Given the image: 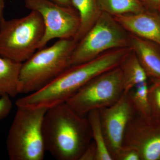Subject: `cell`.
Listing matches in <instances>:
<instances>
[{"mask_svg": "<svg viewBox=\"0 0 160 160\" xmlns=\"http://www.w3.org/2000/svg\"><path fill=\"white\" fill-rule=\"evenodd\" d=\"M119 66L122 74L124 92H128L135 86L147 82V73L131 49Z\"/></svg>", "mask_w": 160, "mask_h": 160, "instance_id": "14", "label": "cell"}, {"mask_svg": "<svg viewBox=\"0 0 160 160\" xmlns=\"http://www.w3.org/2000/svg\"><path fill=\"white\" fill-rule=\"evenodd\" d=\"M123 92L122 69L118 66L89 80L66 103L78 114L86 116L113 105Z\"/></svg>", "mask_w": 160, "mask_h": 160, "instance_id": "7", "label": "cell"}, {"mask_svg": "<svg viewBox=\"0 0 160 160\" xmlns=\"http://www.w3.org/2000/svg\"><path fill=\"white\" fill-rule=\"evenodd\" d=\"M102 12L113 17L135 13L145 10L140 0H98Z\"/></svg>", "mask_w": 160, "mask_h": 160, "instance_id": "16", "label": "cell"}, {"mask_svg": "<svg viewBox=\"0 0 160 160\" xmlns=\"http://www.w3.org/2000/svg\"><path fill=\"white\" fill-rule=\"evenodd\" d=\"M52 2L66 7H72L71 0H49Z\"/></svg>", "mask_w": 160, "mask_h": 160, "instance_id": "24", "label": "cell"}, {"mask_svg": "<svg viewBox=\"0 0 160 160\" xmlns=\"http://www.w3.org/2000/svg\"><path fill=\"white\" fill-rule=\"evenodd\" d=\"M122 146L135 149L141 160H160V120L135 113L126 127Z\"/></svg>", "mask_w": 160, "mask_h": 160, "instance_id": "9", "label": "cell"}, {"mask_svg": "<svg viewBox=\"0 0 160 160\" xmlns=\"http://www.w3.org/2000/svg\"><path fill=\"white\" fill-rule=\"evenodd\" d=\"M114 160H141L135 149L129 146H122L115 156Z\"/></svg>", "mask_w": 160, "mask_h": 160, "instance_id": "20", "label": "cell"}, {"mask_svg": "<svg viewBox=\"0 0 160 160\" xmlns=\"http://www.w3.org/2000/svg\"><path fill=\"white\" fill-rule=\"evenodd\" d=\"M130 34L114 17L102 12L93 26L79 41L72 52L71 66L94 59L113 49L130 48Z\"/></svg>", "mask_w": 160, "mask_h": 160, "instance_id": "6", "label": "cell"}, {"mask_svg": "<svg viewBox=\"0 0 160 160\" xmlns=\"http://www.w3.org/2000/svg\"><path fill=\"white\" fill-rule=\"evenodd\" d=\"M12 103L11 98L8 95L0 98V121L6 118L11 112Z\"/></svg>", "mask_w": 160, "mask_h": 160, "instance_id": "21", "label": "cell"}, {"mask_svg": "<svg viewBox=\"0 0 160 160\" xmlns=\"http://www.w3.org/2000/svg\"><path fill=\"white\" fill-rule=\"evenodd\" d=\"M78 42L74 38L59 39L52 46L38 50L22 63L19 94L40 90L70 66V58Z\"/></svg>", "mask_w": 160, "mask_h": 160, "instance_id": "3", "label": "cell"}, {"mask_svg": "<svg viewBox=\"0 0 160 160\" xmlns=\"http://www.w3.org/2000/svg\"><path fill=\"white\" fill-rule=\"evenodd\" d=\"M5 7V0H0V21L5 19L4 9Z\"/></svg>", "mask_w": 160, "mask_h": 160, "instance_id": "25", "label": "cell"}, {"mask_svg": "<svg viewBox=\"0 0 160 160\" xmlns=\"http://www.w3.org/2000/svg\"><path fill=\"white\" fill-rule=\"evenodd\" d=\"M89 120L92 141L94 142L97 149V160H113L105 139L100 121L99 110H94L86 116Z\"/></svg>", "mask_w": 160, "mask_h": 160, "instance_id": "17", "label": "cell"}, {"mask_svg": "<svg viewBox=\"0 0 160 160\" xmlns=\"http://www.w3.org/2000/svg\"><path fill=\"white\" fill-rule=\"evenodd\" d=\"M24 1L25 7L38 12L44 23L45 31L38 50L54 39H74L79 30L81 20L73 7L60 6L49 0Z\"/></svg>", "mask_w": 160, "mask_h": 160, "instance_id": "8", "label": "cell"}, {"mask_svg": "<svg viewBox=\"0 0 160 160\" xmlns=\"http://www.w3.org/2000/svg\"><path fill=\"white\" fill-rule=\"evenodd\" d=\"M100 121L108 149L113 160L122 146L125 132L129 121L135 114L127 93L113 105L100 109Z\"/></svg>", "mask_w": 160, "mask_h": 160, "instance_id": "10", "label": "cell"}, {"mask_svg": "<svg viewBox=\"0 0 160 160\" xmlns=\"http://www.w3.org/2000/svg\"><path fill=\"white\" fill-rule=\"evenodd\" d=\"M113 17L129 34L160 46V18L157 15L145 10Z\"/></svg>", "mask_w": 160, "mask_h": 160, "instance_id": "11", "label": "cell"}, {"mask_svg": "<svg viewBox=\"0 0 160 160\" xmlns=\"http://www.w3.org/2000/svg\"><path fill=\"white\" fill-rule=\"evenodd\" d=\"M148 98L152 118L160 120V81L152 80L149 86Z\"/></svg>", "mask_w": 160, "mask_h": 160, "instance_id": "19", "label": "cell"}, {"mask_svg": "<svg viewBox=\"0 0 160 160\" xmlns=\"http://www.w3.org/2000/svg\"><path fill=\"white\" fill-rule=\"evenodd\" d=\"M47 109L18 106L6 140L9 159H44L46 150L42 125Z\"/></svg>", "mask_w": 160, "mask_h": 160, "instance_id": "4", "label": "cell"}, {"mask_svg": "<svg viewBox=\"0 0 160 160\" xmlns=\"http://www.w3.org/2000/svg\"><path fill=\"white\" fill-rule=\"evenodd\" d=\"M129 34V47L137 57L148 77L160 81V51L156 44Z\"/></svg>", "mask_w": 160, "mask_h": 160, "instance_id": "12", "label": "cell"}, {"mask_svg": "<svg viewBox=\"0 0 160 160\" xmlns=\"http://www.w3.org/2000/svg\"><path fill=\"white\" fill-rule=\"evenodd\" d=\"M72 5L78 12L81 20L79 30L74 38L78 42L93 26L102 13L98 0H71Z\"/></svg>", "mask_w": 160, "mask_h": 160, "instance_id": "15", "label": "cell"}, {"mask_svg": "<svg viewBox=\"0 0 160 160\" xmlns=\"http://www.w3.org/2000/svg\"><path fill=\"white\" fill-rule=\"evenodd\" d=\"M42 132L46 151L58 160H79L92 140L87 117L78 114L66 102L47 109Z\"/></svg>", "mask_w": 160, "mask_h": 160, "instance_id": "2", "label": "cell"}, {"mask_svg": "<svg viewBox=\"0 0 160 160\" xmlns=\"http://www.w3.org/2000/svg\"><path fill=\"white\" fill-rule=\"evenodd\" d=\"M44 31L42 17L33 10L23 17L0 21V55L24 62L38 49Z\"/></svg>", "mask_w": 160, "mask_h": 160, "instance_id": "5", "label": "cell"}, {"mask_svg": "<svg viewBox=\"0 0 160 160\" xmlns=\"http://www.w3.org/2000/svg\"><path fill=\"white\" fill-rule=\"evenodd\" d=\"M130 50V48L113 49L89 62L70 66L42 89L18 99L16 105L48 109L66 102L89 80L119 66Z\"/></svg>", "mask_w": 160, "mask_h": 160, "instance_id": "1", "label": "cell"}, {"mask_svg": "<svg viewBox=\"0 0 160 160\" xmlns=\"http://www.w3.org/2000/svg\"><path fill=\"white\" fill-rule=\"evenodd\" d=\"M148 90L149 86L147 82H146L139 84L126 92L135 113L146 119H150L152 118L148 98Z\"/></svg>", "mask_w": 160, "mask_h": 160, "instance_id": "18", "label": "cell"}, {"mask_svg": "<svg viewBox=\"0 0 160 160\" xmlns=\"http://www.w3.org/2000/svg\"><path fill=\"white\" fill-rule=\"evenodd\" d=\"M97 149L93 141L87 146L81 156L79 160H97Z\"/></svg>", "mask_w": 160, "mask_h": 160, "instance_id": "22", "label": "cell"}, {"mask_svg": "<svg viewBox=\"0 0 160 160\" xmlns=\"http://www.w3.org/2000/svg\"><path fill=\"white\" fill-rule=\"evenodd\" d=\"M22 63L0 55V97L15 98L19 94V83Z\"/></svg>", "mask_w": 160, "mask_h": 160, "instance_id": "13", "label": "cell"}, {"mask_svg": "<svg viewBox=\"0 0 160 160\" xmlns=\"http://www.w3.org/2000/svg\"><path fill=\"white\" fill-rule=\"evenodd\" d=\"M144 6L146 5L153 9H160V0H140Z\"/></svg>", "mask_w": 160, "mask_h": 160, "instance_id": "23", "label": "cell"}]
</instances>
